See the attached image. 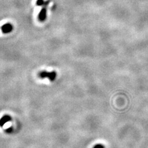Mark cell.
Returning <instances> with one entry per match:
<instances>
[{"mask_svg": "<svg viewBox=\"0 0 148 148\" xmlns=\"http://www.w3.org/2000/svg\"><path fill=\"white\" fill-rule=\"evenodd\" d=\"M47 6H43L40 11L39 14H38V20L40 22H43L46 20V17H47Z\"/></svg>", "mask_w": 148, "mask_h": 148, "instance_id": "obj_2", "label": "cell"}, {"mask_svg": "<svg viewBox=\"0 0 148 148\" xmlns=\"http://www.w3.org/2000/svg\"><path fill=\"white\" fill-rule=\"evenodd\" d=\"M57 76V73L56 72L53 71L51 72H48L46 71H42L38 73V77L40 78H48V79L50 81H54L56 78Z\"/></svg>", "mask_w": 148, "mask_h": 148, "instance_id": "obj_1", "label": "cell"}, {"mask_svg": "<svg viewBox=\"0 0 148 148\" xmlns=\"http://www.w3.org/2000/svg\"><path fill=\"white\" fill-rule=\"evenodd\" d=\"M12 131V128H9L8 130H6V132L8 133H10Z\"/></svg>", "mask_w": 148, "mask_h": 148, "instance_id": "obj_7", "label": "cell"}, {"mask_svg": "<svg viewBox=\"0 0 148 148\" xmlns=\"http://www.w3.org/2000/svg\"><path fill=\"white\" fill-rule=\"evenodd\" d=\"M50 1H44V0H37L36 1V4L38 6H47L49 4Z\"/></svg>", "mask_w": 148, "mask_h": 148, "instance_id": "obj_5", "label": "cell"}, {"mask_svg": "<svg viewBox=\"0 0 148 148\" xmlns=\"http://www.w3.org/2000/svg\"><path fill=\"white\" fill-rule=\"evenodd\" d=\"M12 120V117L9 115H5L0 119V127H3L7 122Z\"/></svg>", "mask_w": 148, "mask_h": 148, "instance_id": "obj_4", "label": "cell"}, {"mask_svg": "<svg viewBox=\"0 0 148 148\" xmlns=\"http://www.w3.org/2000/svg\"><path fill=\"white\" fill-rule=\"evenodd\" d=\"M93 148H105V146L102 145V144H98V145H96Z\"/></svg>", "mask_w": 148, "mask_h": 148, "instance_id": "obj_6", "label": "cell"}, {"mask_svg": "<svg viewBox=\"0 0 148 148\" xmlns=\"http://www.w3.org/2000/svg\"><path fill=\"white\" fill-rule=\"evenodd\" d=\"M13 30V26L10 23H7L1 27V30L4 34H9Z\"/></svg>", "mask_w": 148, "mask_h": 148, "instance_id": "obj_3", "label": "cell"}]
</instances>
